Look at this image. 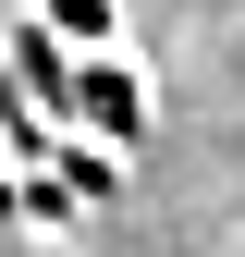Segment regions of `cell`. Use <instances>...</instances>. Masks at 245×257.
<instances>
[{
  "label": "cell",
  "instance_id": "cell-1",
  "mask_svg": "<svg viewBox=\"0 0 245 257\" xmlns=\"http://www.w3.org/2000/svg\"><path fill=\"white\" fill-rule=\"evenodd\" d=\"M61 135H74V147H98V159H122V147H135L147 135V74H135V61H122V49H98V61H74V74H61Z\"/></svg>",
  "mask_w": 245,
  "mask_h": 257
},
{
  "label": "cell",
  "instance_id": "cell-2",
  "mask_svg": "<svg viewBox=\"0 0 245 257\" xmlns=\"http://www.w3.org/2000/svg\"><path fill=\"white\" fill-rule=\"evenodd\" d=\"M25 37H49L61 61H98L122 37V0H25Z\"/></svg>",
  "mask_w": 245,
  "mask_h": 257
},
{
  "label": "cell",
  "instance_id": "cell-3",
  "mask_svg": "<svg viewBox=\"0 0 245 257\" xmlns=\"http://www.w3.org/2000/svg\"><path fill=\"white\" fill-rule=\"evenodd\" d=\"M0 220H13V172H0Z\"/></svg>",
  "mask_w": 245,
  "mask_h": 257
}]
</instances>
